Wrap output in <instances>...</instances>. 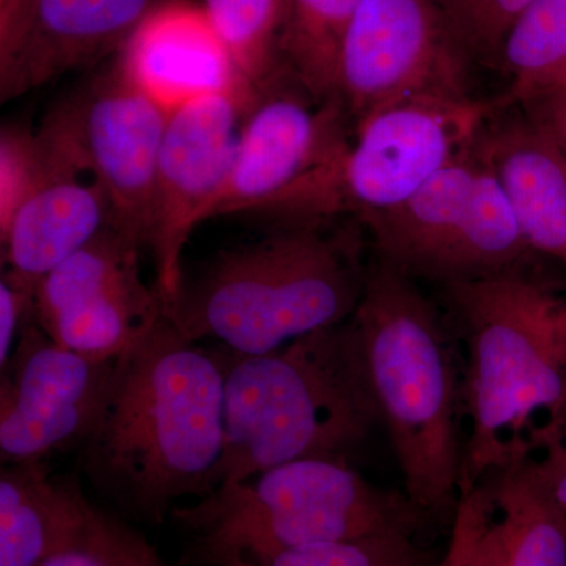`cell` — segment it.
I'll list each match as a JSON object with an SVG mask.
<instances>
[{"label": "cell", "mask_w": 566, "mask_h": 566, "mask_svg": "<svg viewBox=\"0 0 566 566\" xmlns=\"http://www.w3.org/2000/svg\"><path fill=\"white\" fill-rule=\"evenodd\" d=\"M241 74L260 91L285 70L286 0H199Z\"/></svg>", "instance_id": "cell-23"}, {"label": "cell", "mask_w": 566, "mask_h": 566, "mask_svg": "<svg viewBox=\"0 0 566 566\" xmlns=\"http://www.w3.org/2000/svg\"><path fill=\"white\" fill-rule=\"evenodd\" d=\"M501 63L512 76L506 106L566 87V0H532L506 35Z\"/></svg>", "instance_id": "cell-22"}, {"label": "cell", "mask_w": 566, "mask_h": 566, "mask_svg": "<svg viewBox=\"0 0 566 566\" xmlns=\"http://www.w3.org/2000/svg\"><path fill=\"white\" fill-rule=\"evenodd\" d=\"M516 107L549 137L566 161V87L538 93Z\"/></svg>", "instance_id": "cell-31"}, {"label": "cell", "mask_w": 566, "mask_h": 566, "mask_svg": "<svg viewBox=\"0 0 566 566\" xmlns=\"http://www.w3.org/2000/svg\"><path fill=\"white\" fill-rule=\"evenodd\" d=\"M556 326L562 353H564L566 360V303H562V301H558L556 307Z\"/></svg>", "instance_id": "cell-33"}, {"label": "cell", "mask_w": 566, "mask_h": 566, "mask_svg": "<svg viewBox=\"0 0 566 566\" xmlns=\"http://www.w3.org/2000/svg\"><path fill=\"white\" fill-rule=\"evenodd\" d=\"M256 88L244 84L172 112L156 167L147 245L167 312L182 281L181 255L192 230L210 218Z\"/></svg>", "instance_id": "cell-14"}, {"label": "cell", "mask_w": 566, "mask_h": 566, "mask_svg": "<svg viewBox=\"0 0 566 566\" xmlns=\"http://www.w3.org/2000/svg\"><path fill=\"white\" fill-rule=\"evenodd\" d=\"M359 222L370 233L376 259L417 282L446 285L531 275L534 252L476 144L405 202Z\"/></svg>", "instance_id": "cell-8"}, {"label": "cell", "mask_w": 566, "mask_h": 566, "mask_svg": "<svg viewBox=\"0 0 566 566\" xmlns=\"http://www.w3.org/2000/svg\"><path fill=\"white\" fill-rule=\"evenodd\" d=\"M142 245L115 227L43 275L33 316L52 340L95 357L120 359L166 318L161 294L145 285Z\"/></svg>", "instance_id": "cell-11"}, {"label": "cell", "mask_w": 566, "mask_h": 566, "mask_svg": "<svg viewBox=\"0 0 566 566\" xmlns=\"http://www.w3.org/2000/svg\"><path fill=\"white\" fill-rule=\"evenodd\" d=\"M120 359H95L65 348L32 314L2 368V463L46 460L84 446L102 422Z\"/></svg>", "instance_id": "cell-13"}, {"label": "cell", "mask_w": 566, "mask_h": 566, "mask_svg": "<svg viewBox=\"0 0 566 566\" xmlns=\"http://www.w3.org/2000/svg\"><path fill=\"white\" fill-rule=\"evenodd\" d=\"M35 285L7 270L0 281V368L9 363L24 324L33 314Z\"/></svg>", "instance_id": "cell-30"}, {"label": "cell", "mask_w": 566, "mask_h": 566, "mask_svg": "<svg viewBox=\"0 0 566 566\" xmlns=\"http://www.w3.org/2000/svg\"><path fill=\"white\" fill-rule=\"evenodd\" d=\"M43 170L36 133L3 126L0 134V233L35 188Z\"/></svg>", "instance_id": "cell-27"}, {"label": "cell", "mask_w": 566, "mask_h": 566, "mask_svg": "<svg viewBox=\"0 0 566 566\" xmlns=\"http://www.w3.org/2000/svg\"><path fill=\"white\" fill-rule=\"evenodd\" d=\"M41 566H166L155 547L92 504L81 523Z\"/></svg>", "instance_id": "cell-24"}, {"label": "cell", "mask_w": 566, "mask_h": 566, "mask_svg": "<svg viewBox=\"0 0 566 566\" xmlns=\"http://www.w3.org/2000/svg\"><path fill=\"white\" fill-rule=\"evenodd\" d=\"M532 0H434L472 61L495 65L510 29Z\"/></svg>", "instance_id": "cell-26"}, {"label": "cell", "mask_w": 566, "mask_h": 566, "mask_svg": "<svg viewBox=\"0 0 566 566\" xmlns=\"http://www.w3.org/2000/svg\"><path fill=\"white\" fill-rule=\"evenodd\" d=\"M114 61L126 80L167 114L197 99L251 85L196 0H161Z\"/></svg>", "instance_id": "cell-16"}, {"label": "cell", "mask_w": 566, "mask_h": 566, "mask_svg": "<svg viewBox=\"0 0 566 566\" xmlns=\"http://www.w3.org/2000/svg\"><path fill=\"white\" fill-rule=\"evenodd\" d=\"M363 253L357 226L279 227L182 277L166 316L192 344L212 338L233 353L277 352L352 318L367 277Z\"/></svg>", "instance_id": "cell-3"}, {"label": "cell", "mask_w": 566, "mask_h": 566, "mask_svg": "<svg viewBox=\"0 0 566 566\" xmlns=\"http://www.w3.org/2000/svg\"><path fill=\"white\" fill-rule=\"evenodd\" d=\"M505 107L468 98H423L379 107L353 125L335 177L337 212L357 219L397 207L476 144Z\"/></svg>", "instance_id": "cell-9"}, {"label": "cell", "mask_w": 566, "mask_h": 566, "mask_svg": "<svg viewBox=\"0 0 566 566\" xmlns=\"http://www.w3.org/2000/svg\"><path fill=\"white\" fill-rule=\"evenodd\" d=\"M363 0H286L283 66L314 98H337L342 44Z\"/></svg>", "instance_id": "cell-21"}, {"label": "cell", "mask_w": 566, "mask_h": 566, "mask_svg": "<svg viewBox=\"0 0 566 566\" xmlns=\"http://www.w3.org/2000/svg\"><path fill=\"white\" fill-rule=\"evenodd\" d=\"M223 405L222 349L186 340L166 316L122 357L102 422L82 446L85 471L120 504L161 520L218 488Z\"/></svg>", "instance_id": "cell-1"}, {"label": "cell", "mask_w": 566, "mask_h": 566, "mask_svg": "<svg viewBox=\"0 0 566 566\" xmlns=\"http://www.w3.org/2000/svg\"><path fill=\"white\" fill-rule=\"evenodd\" d=\"M442 553L419 535L386 534L296 547L256 566H438Z\"/></svg>", "instance_id": "cell-25"}, {"label": "cell", "mask_w": 566, "mask_h": 566, "mask_svg": "<svg viewBox=\"0 0 566 566\" xmlns=\"http://www.w3.org/2000/svg\"><path fill=\"white\" fill-rule=\"evenodd\" d=\"M91 501L77 480L52 476L46 461L3 464L0 566H41L81 523Z\"/></svg>", "instance_id": "cell-19"}, {"label": "cell", "mask_w": 566, "mask_h": 566, "mask_svg": "<svg viewBox=\"0 0 566 566\" xmlns=\"http://www.w3.org/2000/svg\"><path fill=\"white\" fill-rule=\"evenodd\" d=\"M43 170L2 238V262L33 283L112 226L109 203L87 169L36 133Z\"/></svg>", "instance_id": "cell-17"}, {"label": "cell", "mask_w": 566, "mask_h": 566, "mask_svg": "<svg viewBox=\"0 0 566 566\" xmlns=\"http://www.w3.org/2000/svg\"><path fill=\"white\" fill-rule=\"evenodd\" d=\"M222 354L219 485L303 458H346L381 427L352 318L277 352Z\"/></svg>", "instance_id": "cell-5"}, {"label": "cell", "mask_w": 566, "mask_h": 566, "mask_svg": "<svg viewBox=\"0 0 566 566\" xmlns=\"http://www.w3.org/2000/svg\"><path fill=\"white\" fill-rule=\"evenodd\" d=\"M476 488L490 510L499 566H566V513L531 455L495 469Z\"/></svg>", "instance_id": "cell-20"}, {"label": "cell", "mask_w": 566, "mask_h": 566, "mask_svg": "<svg viewBox=\"0 0 566 566\" xmlns=\"http://www.w3.org/2000/svg\"><path fill=\"white\" fill-rule=\"evenodd\" d=\"M161 0H32L0 51V98L50 84L69 71L117 55Z\"/></svg>", "instance_id": "cell-15"}, {"label": "cell", "mask_w": 566, "mask_h": 566, "mask_svg": "<svg viewBox=\"0 0 566 566\" xmlns=\"http://www.w3.org/2000/svg\"><path fill=\"white\" fill-rule=\"evenodd\" d=\"M472 59L434 0H363L337 71V98L353 125L405 99L468 98Z\"/></svg>", "instance_id": "cell-10"}, {"label": "cell", "mask_w": 566, "mask_h": 566, "mask_svg": "<svg viewBox=\"0 0 566 566\" xmlns=\"http://www.w3.org/2000/svg\"><path fill=\"white\" fill-rule=\"evenodd\" d=\"M520 109V107H517ZM495 112L476 140L532 252L566 264V161L524 114Z\"/></svg>", "instance_id": "cell-18"}, {"label": "cell", "mask_w": 566, "mask_h": 566, "mask_svg": "<svg viewBox=\"0 0 566 566\" xmlns=\"http://www.w3.org/2000/svg\"><path fill=\"white\" fill-rule=\"evenodd\" d=\"M167 566V565H166Z\"/></svg>", "instance_id": "cell-34"}, {"label": "cell", "mask_w": 566, "mask_h": 566, "mask_svg": "<svg viewBox=\"0 0 566 566\" xmlns=\"http://www.w3.org/2000/svg\"><path fill=\"white\" fill-rule=\"evenodd\" d=\"M352 322L403 493L430 517L453 516L463 471V360L446 315L415 279L375 256Z\"/></svg>", "instance_id": "cell-2"}, {"label": "cell", "mask_w": 566, "mask_h": 566, "mask_svg": "<svg viewBox=\"0 0 566 566\" xmlns=\"http://www.w3.org/2000/svg\"><path fill=\"white\" fill-rule=\"evenodd\" d=\"M169 115L112 61L48 114L102 186L112 227L147 245L156 167Z\"/></svg>", "instance_id": "cell-12"}, {"label": "cell", "mask_w": 566, "mask_h": 566, "mask_svg": "<svg viewBox=\"0 0 566 566\" xmlns=\"http://www.w3.org/2000/svg\"><path fill=\"white\" fill-rule=\"evenodd\" d=\"M438 566H499L490 510L479 488L461 495Z\"/></svg>", "instance_id": "cell-28"}, {"label": "cell", "mask_w": 566, "mask_h": 566, "mask_svg": "<svg viewBox=\"0 0 566 566\" xmlns=\"http://www.w3.org/2000/svg\"><path fill=\"white\" fill-rule=\"evenodd\" d=\"M32 0H0V51L17 35Z\"/></svg>", "instance_id": "cell-32"}, {"label": "cell", "mask_w": 566, "mask_h": 566, "mask_svg": "<svg viewBox=\"0 0 566 566\" xmlns=\"http://www.w3.org/2000/svg\"><path fill=\"white\" fill-rule=\"evenodd\" d=\"M531 450L536 474L566 513V405L536 428Z\"/></svg>", "instance_id": "cell-29"}, {"label": "cell", "mask_w": 566, "mask_h": 566, "mask_svg": "<svg viewBox=\"0 0 566 566\" xmlns=\"http://www.w3.org/2000/svg\"><path fill=\"white\" fill-rule=\"evenodd\" d=\"M170 515L192 535L191 556L205 566H256L296 547L419 535L433 520L405 493L368 482L344 457L303 458L222 483Z\"/></svg>", "instance_id": "cell-6"}, {"label": "cell", "mask_w": 566, "mask_h": 566, "mask_svg": "<svg viewBox=\"0 0 566 566\" xmlns=\"http://www.w3.org/2000/svg\"><path fill=\"white\" fill-rule=\"evenodd\" d=\"M352 136L342 99L319 102L283 70L256 91L208 219L255 212L274 229L333 221L335 177Z\"/></svg>", "instance_id": "cell-7"}, {"label": "cell", "mask_w": 566, "mask_h": 566, "mask_svg": "<svg viewBox=\"0 0 566 566\" xmlns=\"http://www.w3.org/2000/svg\"><path fill=\"white\" fill-rule=\"evenodd\" d=\"M439 289L447 322L463 346L469 431L461 497L490 472L531 455L536 416L545 422L566 405V360L556 326L558 300L532 275Z\"/></svg>", "instance_id": "cell-4"}]
</instances>
